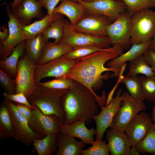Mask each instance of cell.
<instances>
[{
	"instance_id": "obj_19",
	"label": "cell",
	"mask_w": 155,
	"mask_h": 155,
	"mask_svg": "<svg viewBox=\"0 0 155 155\" xmlns=\"http://www.w3.org/2000/svg\"><path fill=\"white\" fill-rule=\"evenodd\" d=\"M86 123L84 121L78 120L71 124H64L60 131L77 137L86 144H92L94 141V136L96 134V129H88Z\"/></svg>"
},
{
	"instance_id": "obj_10",
	"label": "cell",
	"mask_w": 155,
	"mask_h": 155,
	"mask_svg": "<svg viewBox=\"0 0 155 155\" xmlns=\"http://www.w3.org/2000/svg\"><path fill=\"white\" fill-rule=\"evenodd\" d=\"M37 65L25 54L20 58L17 65V73L15 78L16 93H23L26 97L36 88L34 76Z\"/></svg>"
},
{
	"instance_id": "obj_40",
	"label": "cell",
	"mask_w": 155,
	"mask_h": 155,
	"mask_svg": "<svg viewBox=\"0 0 155 155\" xmlns=\"http://www.w3.org/2000/svg\"><path fill=\"white\" fill-rule=\"evenodd\" d=\"M42 7H44L47 11V15L53 13L55 6L60 1L63 0H39Z\"/></svg>"
},
{
	"instance_id": "obj_3",
	"label": "cell",
	"mask_w": 155,
	"mask_h": 155,
	"mask_svg": "<svg viewBox=\"0 0 155 155\" xmlns=\"http://www.w3.org/2000/svg\"><path fill=\"white\" fill-rule=\"evenodd\" d=\"M68 90L50 88L37 84L36 88L27 98L32 106L37 107L43 114L56 115L64 124L65 114L61 100Z\"/></svg>"
},
{
	"instance_id": "obj_20",
	"label": "cell",
	"mask_w": 155,
	"mask_h": 155,
	"mask_svg": "<svg viewBox=\"0 0 155 155\" xmlns=\"http://www.w3.org/2000/svg\"><path fill=\"white\" fill-rule=\"evenodd\" d=\"M56 155H79L86 146L82 141H78L74 137L60 131L57 134Z\"/></svg>"
},
{
	"instance_id": "obj_26",
	"label": "cell",
	"mask_w": 155,
	"mask_h": 155,
	"mask_svg": "<svg viewBox=\"0 0 155 155\" xmlns=\"http://www.w3.org/2000/svg\"><path fill=\"white\" fill-rule=\"evenodd\" d=\"M45 43L42 33L32 39L25 40L24 54L37 65Z\"/></svg>"
},
{
	"instance_id": "obj_12",
	"label": "cell",
	"mask_w": 155,
	"mask_h": 155,
	"mask_svg": "<svg viewBox=\"0 0 155 155\" xmlns=\"http://www.w3.org/2000/svg\"><path fill=\"white\" fill-rule=\"evenodd\" d=\"M113 22L108 17L88 12L73 26L74 29L92 36H107L106 28Z\"/></svg>"
},
{
	"instance_id": "obj_23",
	"label": "cell",
	"mask_w": 155,
	"mask_h": 155,
	"mask_svg": "<svg viewBox=\"0 0 155 155\" xmlns=\"http://www.w3.org/2000/svg\"><path fill=\"white\" fill-rule=\"evenodd\" d=\"M64 15L59 13L46 15L42 19L36 21L29 25L23 26V31L25 39H32L42 33L55 20L63 17Z\"/></svg>"
},
{
	"instance_id": "obj_32",
	"label": "cell",
	"mask_w": 155,
	"mask_h": 155,
	"mask_svg": "<svg viewBox=\"0 0 155 155\" xmlns=\"http://www.w3.org/2000/svg\"><path fill=\"white\" fill-rule=\"evenodd\" d=\"M140 154L149 153L155 155V123L146 136L135 146Z\"/></svg>"
},
{
	"instance_id": "obj_45",
	"label": "cell",
	"mask_w": 155,
	"mask_h": 155,
	"mask_svg": "<svg viewBox=\"0 0 155 155\" xmlns=\"http://www.w3.org/2000/svg\"><path fill=\"white\" fill-rule=\"evenodd\" d=\"M140 154L135 147H131L129 151L130 155H139Z\"/></svg>"
},
{
	"instance_id": "obj_47",
	"label": "cell",
	"mask_w": 155,
	"mask_h": 155,
	"mask_svg": "<svg viewBox=\"0 0 155 155\" xmlns=\"http://www.w3.org/2000/svg\"><path fill=\"white\" fill-rule=\"evenodd\" d=\"M151 117L153 123H155V102L152 111Z\"/></svg>"
},
{
	"instance_id": "obj_50",
	"label": "cell",
	"mask_w": 155,
	"mask_h": 155,
	"mask_svg": "<svg viewBox=\"0 0 155 155\" xmlns=\"http://www.w3.org/2000/svg\"><path fill=\"white\" fill-rule=\"evenodd\" d=\"M154 13H155V11H154Z\"/></svg>"
},
{
	"instance_id": "obj_38",
	"label": "cell",
	"mask_w": 155,
	"mask_h": 155,
	"mask_svg": "<svg viewBox=\"0 0 155 155\" xmlns=\"http://www.w3.org/2000/svg\"><path fill=\"white\" fill-rule=\"evenodd\" d=\"M0 69V83L1 86L7 93H16V84L15 79Z\"/></svg>"
},
{
	"instance_id": "obj_22",
	"label": "cell",
	"mask_w": 155,
	"mask_h": 155,
	"mask_svg": "<svg viewBox=\"0 0 155 155\" xmlns=\"http://www.w3.org/2000/svg\"><path fill=\"white\" fill-rule=\"evenodd\" d=\"M152 40L143 43L131 45V48L126 53L118 56L106 64L108 67L121 68L127 61H129L144 54L149 49Z\"/></svg>"
},
{
	"instance_id": "obj_35",
	"label": "cell",
	"mask_w": 155,
	"mask_h": 155,
	"mask_svg": "<svg viewBox=\"0 0 155 155\" xmlns=\"http://www.w3.org/2000/svg\"><path fill=\"white\" fill-rule=\"evenodd\" d=\"M143 91L146 100L155 102V75L147 77H140Z\"/></svg>"
},
{
	"instance_id": "obj_9",
	"label": "cell",
	"mask_w": 155,
	"mask_h": 155,
	"mask_svg": "<svg viewBox=\"0 0 155 155\" xmlns=\"http://www.w3.org/2000/svg\"><path fill=\"white\" fill-rule=\"evenodd\" d=\"M131 17L126 10L106 28V36L110 39L113 46L118 45L125 50L130 47Z\"/></svg>"
},
{
	"instance_id": "obj_4",
	"label": "cell",
	"mask_w": 155,
	"mask_h": 155,
	"mask_svg": "<svg viewBox=\"0 0 155 155\" xmlns=\"http://www.w3.org/2000/svg\"><path fill=\"white\" fill-rule=\"evenodd\" d=\"M130 44L150 40L155 32V13L150 9L134 13L131 17Z\"/></svg>"
},
{
	"instance_id": "obj_16",
	"label": "cell",
	"mask_w": 155,
	"mask_h": 155,
	"mask_svg": "<svg viewBox=\"0 0 155 155\" xmlns=\"http://www.w3.org/2000/svg\"><path fill=\"white\" fill-rule=\"evenodd\" d=\"M72 0L82 4L87 11L106 16L113 22L126 10L124 3L121 0H98L90 2L80 0Z\"/></svg>"
},
{
	"instance_id": "obj_24",
	"label": "cell",
	"mask_w": 155,
	"mask_h": 155,
	"mask_svg": "<svg viewBox=\"0 0 155 155\" xmlns=\"http://www.w3.org/2000/svg\"><path fill=\"white\" fill-rule=\"evenodd\" d=\"M73 47L64 43L55 44L53 42H46L37 65H41L59 58L67 54Z\"/></svg>"
},
{
	"instance_id": "obj_37",
	"label": "cell",
	"mask_w": 155,
	"mask_h": 155,
	"mask_svg": "<svg viewBox=\"0 0 155 155\" xmlns=\"http://www.w3.org/2000/svg\"><path fill=\"white\" fill-rule=\"evenodd\" d=\"M74 81L71 79L67 78H56L50 81L40 82L37 85L52 88L69 90L73 86Z\"/></svg>"
},
{
	"instance_id": "obj_41",
	"label": "cell",
	"mask_w": 155,
	"mask_h": 155,
	"mask_svg": "<svg viewBox=\"0 0 155 155\" xmlns=\"http://www.w3.org/2000/svg\"><path fill=\"white\" fill-rule=\"evenodd\" d=\"M143 55L146 61L155 73V53L148 49Z\"/></svg>"
},
{
	"instance_id": "obj_21",
	"label": "cell",
	"mask_w": 155,
	"mask_h": 155,
	"mask_svg": "<svg viewBox=\"0 0 155 155\" xmlns=\"http://www.w3.org/2000/svg\"><path fill=\"white\" fill-rule=\"evenodd\" d=\"M87 12L86 8L79 2L72 0H63L54 9L53 13H59L66 16L71 25L73 26Z\"/></svg>"
},
{
	"instance_id": "obj_42",
	"label": "cell",
	"mask_w": 155,
	"mask_h": 155,
	"mask_svg": "<svg viewBox=\"0 0 155 155\" xmlns=\"http://www.w3.org/2000/svg\"><path fill=\"white\" fill-rule=\"evenodd\" d=\"M1 29L2 30L0 31V42H3L7 38L9 34L8 29L6 26L3 25L1 27Z\"/></svg>"
},
{
	"instance_id": "obj_39",
	"label": "cell",
	"mask_w": 155,
	"mask_h": 155,
	"mask_svg": "<svg viewBox=\"0 0 155 155\" xmlns=\"http://www.w3.org/2000/svg\"><path fill=\"white\" fill-rule=\"evenodd\" d=\"M3 94L5 98L12 102H14L21 104L31 109L33 106L30 103L26 96L23 93L11 94L5 92Z\"/></svg>"
},
{
	"instance_id": "obj_25",
	"label": "cell",
	"mask_w": 155,
	"mask_h": 155,
	"mask_svg": "<svg viewBox=\"0 0 155 155\" xmlns=\"http://www.w3.org/2000/svg\"><path fill=\"white\" fill-rule=\"evenodd\" d=\"M25 43V40L13 48L11 54L8 57L0 61V69L15 78L17 75L18 61L24 54Z\"/></svg>"
},
{
	"instance_id": "obj_7",
	"label": "cell",
	"mask_w": 155,
	"mask_h": 155,
	"mask_svg": "<svg viewBox=\"0 0 155 155\" xmlns=\"http://www.w3.org/2000/svg\"><path fill=\"white\" fill-rule=\"evenodd\" d=\"M11 115L14 132L13 138L22 144L30 146L36 140L42 138L30 127L28 120L17 109L16 105L4 98Z\"/></svg>"
},
{
	"instance_id": "obj_13",
	"label": "cell",
	"mask_w": 155,
	"mask_h": 155,
	"mask_svg": "<svg viewBox=\"0 0 155 155\" xmlns=\"http://www.w3.org/2000/svg\"><path fill=\"white\" fill-rule=\"evenodd\" d=\"M122 92V89H119L115 97L108 104L102 107L100 112L93 117L96 125L95 141L102 140L104 132L110 127L115 116L122 104L125 94L124 92L121 94Z\"/></svg>"
},
{
	"instance_id": "obj_49",
	"label": "cell",
	"mask_w": 155,
	"mask_h": 155,
	"mask_svg": "<svg viewBox=\"0 0 155 155\" xmlns=\"http://www.w3.org/2000/svg\"><path fill=\"white\" fill-rule=\"evenodd\" d=\"M82 1L86 2H93L94 1H96L98 0H80Z\"/></svg>"
},
{
	"instance_id": "obj_11",
	"label": "cell",
	"mask_w": 155,
	"mask_h": 155,
	"mask_svg": "<svg viewBox=\"0 0 155 155\" xmlns=\"http://www.w3.org/2000/svg\"><path fill=\"white\" fill-rule=\"evenodd\" d=\"M78 61V59H68L65 55L44 64L37 65L34 73L36 84H37L42 79L47 77L66 78L71 67Z\"/></svg>"
},
{
	"instance_id": "obj_14",
	"label": "cell",
	"mask_w": 155,
	"mask_h": 155,
	"mask_svg": "<svg viewBox=\"0 0 155 155\" xmlns=\"http://www.w3.org/2000/svg\"><path fill=\"white\" fill-rule=\"evenodd\" d=\"M7 15L9 18L8 21L9 34L7 39L0 42L1 60H4L11 53L12 50L18 44L25 40L23 31V26L12 13L10 7L6 8Z\"/></svg>"
},
{
	"instance_id": "obj_5",
	"label": "cell",
	"mask_w": 155,
	"mask_h": 155,
	"mask_svg": "<svg viewBox=\"0 0 155 155\" xmlns=\"http://www.w3.org/2000/svg\"><path fill=\"white\" fill-rule=\"evenodd\" d=\"M124 97L121 105L115 116L110 128L125 132L130 121L138 113L145 111L146 106L143 101L132 97L127 92H124Z\"/></svg>"
},
{
	"instance_id": "obj_18",
	"label": "cell",
	"mask_w": 155,
	"mask_h": 155,
	"mask_svg": "<svg viewBox=\"0 0 155 155\" xmlns=\"http://www.w3.org/2000/svg\"><path fill=\"white\" fill-rule=\"evenodd\" d=\"M106 132V139L111 155H129L131 147L125 132L111 128L107 129Z\"/></svg>"
},
{
	"instance_id": "obj_29",
	"label": "cell",
	"mask_w": 155,
	"mask_h": 155,
	"mask_svg": "<svg viewBox=\"0 0 155 155\" xmlns=\"http://www.w3.org/2000/svg\"><path fill=\"white\" fill-rule=\"evenodd\" d=\"M129 70L126 76H137L139 74H143L146 77L155 75L152 68L146 61L143 55H142L129 61L128 65Z\"/></svg>"
},
{
	"instance_id": "obj_31",
	"label": "cell",
	"mask_w": 155,
	"mask_h": 155,
	"mask_svg": "<svg viewBox=\"0 0 155 155\" xmlns=\"http://www.w3.org/2000/svg\"><path fill=\"white\" fill-rule=\"evenodd\" d=\"M64 20L63 17L55 20L42 33L45 42L52 38L54 44L59 43L63 36Z\"/></svg>"
},
{
	"instance_id": "obj_44",
	"label": "cell",
	"mask_w": 155,
	"mask_h": 155,
	"mask_svg": "<svg viewBox=\"0 0 155 155\" xmlns=\"http://www.w3.org/2000/svg\"><path fill=\"white\" fill-rule=\"evenodd\" d=\"M31 114V109L28 107L26 106L25 110L23 115L28 120L30 119Z\"/></svg>"
},
{
	"instance_id": "obj_33",
	"label": "cell",
	"mask_w": 155,
	"mask_h": 155,
	"mask_svg": "<svg viewBox=\"0 0 155 155\" xmlns=\"http://www.w3.org/2000/svg\"><path fill=\"white\" fill-rule=\"evenodd\" d=\"M124 3L126 11L131 16L135 13L155 7V0H121Z\"/></svg>"
},
{
	"instance_id": "obj_15",
	"label": "cell",
	"mask_w": 155,
	"mask_h": 155,
	"mask_svg": "<svg viewBox=\"0 0 155 155\" xmlns=\"http://www.w3.org/2000/svg\"><path fill=\"white\" fill-rule=\"evenodd\" d=\"M153 123L150 116L144 112L138 113L133 118L125 131L131 147H135L146 136Z\"/></svg>"
},
{
	"instance_id": "obj_17",
	"label": "cell",
	"mask_w": 155,
	"mask_h": 155,
	"mask_svg": "<svg viewBox=\"0 0 155 155\" xmlns=\"http://www.w3.org/2000/svg\"><path fill=\"white\" fill-rule=\"evenodd\" d=\"M42 7L39 0H21L16 6L10 7V9L12 13L24 26L31 24L33 19L40 20L44 16Z\"/></svg>"
},
{
	"instance_id": "obj_43",
	"label": "cell",
	"mask_w": 155,
	"mask_h": 155,
	"mask_svg": "<svg viewBox=\"0 0 155 155\" xmlns=\"http://www.w3.org/2000/svg\"><path fill=\"white\" fill-rule=\"evenodd\" d=\"M148 49L155 53V32L153 36L152 41L149 46Z\"/></svg>"
},
{
	"instance_id": "obj_28",
	"label": "cell",
	"mask_w": 155,
	"mask_h": 155,
	"mask_svg": "<svg viewBox=\"0 0 155 155\" xmlns=\"http://www.w3.org/2000/svg\"><path fill=\"white\" fill-rule=\"evenodd\" d=\"M57 133L49 134L34 141L32 143L33 146L38 155L53 154L57 147Z\"/></svg>"
},
{
	"instance_id": "obj_48",
	"label": "cell",
	"mask_w": 155,
	"mask_h": 155,
	"mask_svg": "<svg viewBox=\"0 0 155 155\" xmlns=\"http://www.w3.org/2000/svg\"><path fill=\"white\" fill-rule=\"evenodd\" d=\"M21 0H14L13 2L10 5V7H13L17 5Z\"/></svg>"
},
{
	"instance_id": "obj_8",
	"label": "cell",
	"mask_w": 155,
	"mask_h": 155,
	"mask_svg": "<svg viewBox=\"0 0 155 155\" xmlns=\"http://www.w3.org/2000/svg\"><path fill=\"white\" fill-rule=\"evenodd\" d=\"M28 121L32 130L41 138L49 134L57 133L64 124L57 115H45L34 106L31 109Z\"/></svg>"
},
{
	"instance_id": "obj_6",
	"label": "cell",
	"mask_w": 155,
	"mask_h": 155,
	"mask_svg": "<svg viewBox=\"0 0 155 155\" xmlns=\"http://www.w3.org/2000/svg\"><path fill=\"white\" fill-rule=\"evenodd\" d=\"M60 43L73 47L91 45L102 49L109 48L111 45L110 39L107 36H94L76 30L71 26L68 20L65 19L64 35Z\"/></svg>"
},
{
	"instance_id": "obj_2",
	"label": "cell",
	"mask_w": 155,
	"mask_h": 155,
	"mask_svg": "<svg viewBox=\"0 0 155 155\" xmlns=\"http://www.w3.org/2000/svg\"><path fill=\"white\" fill-rule=\"evenodd\" d=\"M63 108L65 114L64 124L81 120L90 124L94 116L99 113L104 98L94 94L85 86L74 80L68 92L62 97Z\"/></svg>"
},
{
	"instance_id": "obj_27",
	"label": "cell",
	"mask_w": 155,
	"mask_h": 155,
	"mask_svg": "<svg viewBox=\"0 0 155 155\" xmlns=\"http://www.w3.org/2000/svg\"><path fill=\"white\" fill-rule=\"evenodd\" d=\"M14 134L11 117L7 106L3 101L0 107V140L13 137Z\"/></svg>"
},
{
	"instance_id": "obj_46",
	"label": "cell",
	"mask_w": 155,
	"mask_h": 155,
	"mask_svg": "<svg viewBox=\"0 0 155 155\" xmlns=\"http://www.w3.org/2000/svg\"><path fill=\"white\" fill-rule=\"evenodd\" d=\"M16 108L18 111L22 114H23L26 106L21 105L20 104L16 105Z\"/></svg>"
},
{
	"instance_id": "obj_30",
	"label": "cell",
	"mask_w": 155,
	"mask_h": 155,
	"mask_svg": "<svg viewBox=\"0 0 155 155\" xmlns=\"http://www.w3.org/2000/svg\"><path fill=\"white\" fill-rule=\"evenodd\" d=\"M120 82L125 85L130 95L135 99L144 101L146 100L143 92L140 77L137 76H119Z\"/></svg>"
},
{
	"instance_id": "obj_1",
	"label": "cell",
	"mask_w": 155,
	"mask_h": 155,
	"mask_svg": "<svg viewBox=\"0 0 155 155\" xmlns=\"http://www.w3.org/2000/svg\"><path fill=\"white\" fill-rule=\"evenodd\" d=\"M124 50L120 46L116 45L78 59V62L71 67L66 78L81 84L97 96L94 91L102 87L103 79L113 78L112 73L102 75L103 72H113L117 77L121 75V68L105 67L104 64L122 54Z\"/></svg>"
},
{
	"instance_id": "obj_34",
	"label": "cell",
	"mask_w": 155,
	"mask_h": 155,
	"mask_svg": "<svg viewBox=\"0 0 155 155\" xmlns=\"http://www.w3.org/2000/svg\"><path fill=\"white\" fill-rule=\"evenodd\" d=\"M104 49L91 45L76 46L73 47L69 52L65 55V56L68 59H76L87 56Z\"/></svg>"
},
{
	"instance_id": "obj_36",
	"label": "cell",
	"mask_w": 155,
	"mask_h": 155,
	"mask_svg": "<svg viewBox=\"0 0 155 155\" xmlns=\"http://www.w3.org/2000/svg\"><path fill=\"white\" fill-rule=\"evenodd\" d=\"M88 149L82 150L81 155H108L110 152L108 145L106 141L100 140L94 141Z\"/></svg>"
}]
</instances>
